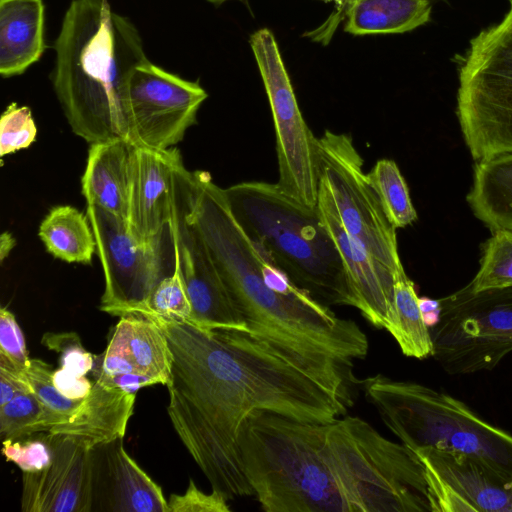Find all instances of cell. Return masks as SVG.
Wrapping results in <instances>:
<instances>
[{
	"instance_id": "cell-21",
	"label": "cell",
	"mask_w": 512,
	"mask_h": 512,
	"mask_svg": "<svg viewBox=\"0 0 512 512\" xmlns=\"http://www.w3.org/2000/svg\"><path fill=\"white\" fill-rule=\"evenodd\" d=\"M135 399L136 393L93 381L89 395L70 420L47 433L69 436L89 449L123 438Z\"/></svg>"
},
{
	"instance_id": "cell-27",
	"label": "cell",
	"mask_w": 512,
	"mask_h": 512,
	"mask_svg": "<svg viewBox=\"0 0 512 512\" xmlns=\"http://www.w3.org/2000/svg\"><path fill=\"white\" fill-rule=\"evenodd\" d=\"M127 316L128 350L142 376L154 384L167 385L170 380L172 356L167 338L149 317L139 313Z\"/></svg>"
},
{
	"instance_id": "cell-38",
	"label": "cell",
	"mask_w": 512,
	"mask_h": 512,
	"mask_svg": "<svg viewBox=\"0 0 512 512\" xmlns=\"http://www.w3.org/2000/svg\"><path fill=\"white\" fill-rule=\"evenodd\" d=\"M52 378L58 391L72 400L85 399L93 386V380H90L86 375H76L61 367L53 370Z\"/></svg>"
},
{
	"instance_id": "cell-3",
	"label": "cell",
	"mask_w": 512,
	"mask_h": 512,
	"mask_svg": "<svg viewBox=\"0 0 512 512\" xmlns=\"http://www.w3.org/2000/svg\"><path fill=\"white\" fill-rule=\"evenodd\" d=\"M54 49L52 84L72 132L90 145L130 140L128 83L147 60L134 24L108 0H72Z\"/></svg>"
},
{
	"instance_id": "cell-9",
	"label": "cell",
	"mask_w": 512,
	"mask_h": 512,
	"mask_svg": "<svg viewBox=\"0 0 512 512\" xmlns=\"http://www.w3.org/2000/svg\"><path fill=\"white\" fill-rule=\"evenodd\" d=\"M439 300L431 356L446 373L492 370L512 352V286L480 292L464 287Z\"/></svg>"
},
{
	"instance_id": "cell-36",
	"label": "cell",
	"mask_w": 512,
	"mask_h": 512,
	"mask_svg": "<svg viewBox=\"0 0 512 512\" xmlns=\"http://www.w3.org/2000/svg\"><path fill=\"white\" fill-rule=\"evenodd\" d=\"M0 359L26 374L30 363L22 330L14 314L6 307L0 310Z\"/></svg>"
},
{
	"instance_id": "cell-20",
	"label": "cell",
	"mask_w": 512,
	"mask_h": 512,
	"mask_svg": "<svg viewBox=\"0 0 512 512\" xmlns=\"http://www.w3.org/2000/svg\"><path fill=\"white\" fill-rule=\"evenodd\" d=\"M134 146L124 138L90 145L81 181L87 205L128 219Z\"/></svg>"
},
{
	"instance_id": "cell-1",
	"label": "cell",
	"mask_w": 512,
	"mask_h": 512,
	"mask_svg": "<svg viewBox=\"0 0 512 512\" xmlns=\"http://www.w3.org/2000/svg\"><path fill=\"white\" fill-rule=\"evenodd\" d=\"M133 313L164 332L172 356L170 421L212 490L227 499L254 495L238 448L253 412L330 424L353 404V365L318 363L251 332L204 329L147 310Z\"/></svg>"
},
{
	"instance_id": "cell-42",
	"label": "cell",
	"mask_w": 512,
	"mask_h": 512,
	"mask_svg": "<svg viewBox=\"0 0 512 512\" xmlns=\"http://www.w3.org/2000/svg\"><path fill=\"white\" fill-rule=\"evenodd\" d=\"M325 2H334L337 6V11H340L346 4L347 0H322Z\"/></svg>"
},
{
	"instance_id": "cell-16",
	"label": "cell",
	"mask_w": 512,
	"mask_h": 512,
	"mask_svg": "<svg viewBox=\"0 0 512 512\" xmlns=\"http://www.w3.org/2000/svg\"><path fill=\"white\" fill-rule=\"evenodd\" d=\"M51 462L23 472V512H91V449L69 436L46 434Z\"/></svg>"
},
{
	"instance_id": "cell-15",
	"label": "cell",
	"mask_w": 512,
	"mask_h": 512,
	"mask_svg": "<svg viewBox=\"0 0 512 512\" xmlns=\"http://www.w3.org/2000/svg\"><path fill=\"white\" fill-rule=\"evenodd\" d=\"M414 452L432 512H512V484L481 459L434 448Z\"/></svg>"
},
{
	"instance_id": "cell-44",
	"label": "cell",
	"mask_w": 512,
	"mask_h": 512,
	"mask_svg": "<svg viewBox=\"0 0 512 512\" xmlns=\"http://www.w3.org/2000/svg\"><path fill=\"white\" fill-rule=\"evenodd\" d=\"M348 1H350V0H347L346 4L348 3ZM346 4H345V5H346ZM344 7H345V6H344ZM344 7H343V8H344ZM343 8H342V9H343ZM342 9H341V10H342ZM341 10H340V11H341ZM337 12H339V11H337Z\"/></svg>"
},
{
	"instance_id": "cell-34",
	"label": "cell",
	"mask_w": 512,
	"mask_h": 512,
	"mask_svg": "<svg viewBox=\"0 0 512 512\" xmlns=\"http://www.w3.org/2000/svg\"><path fill=\"white\" fill-rule=\"evenodd\" d=\"M42 345L60 355V367L80 376L91 372L94 355L82 345L79 335L75 332L45 333Z\"/></svg>"
},
{
	"instance_id": "cell-6",
	"label": "cell",
	"mask_w": 512,
	"mask_h": 512,
	"mask_svg": "<svg viewBox=\"0 0 512 512\" xmlns=\"http://www.w3.org/2000/svg\"><path fill=\"white\" fill-rule=\"evenodd\" d=\"M367 400L411 450L434 448L475 456L512 484V435L453 396L378 374L361 381Z\"/></svg>"
},
{
	"instance_id": "cell-24",
	"label": "cell",
	"mask_w": 512,
	"mask_h": 512,
	"mask_svg": "<svg viewBox=\"0 0 512 512\" xmlns=\"http://www.w3.org/2000/svg\"><path fill=\"white\" fill-rule=\"evenodd\" d=\"M467 202L492 232L512 231V154L477 161Z\"/></svg>"
},
{
	"instance_id": "cell-35",
	"label": "cell",
	"mask_w": 512,
	"mask_h": 512,
	"mask_svg": "<svg viewBox=\"0 0 512 512\" xmlns=\"http://www.w3.org/2000/svg\"><path fill=\"white\" fill-rule=\"evenodd\" d=\"M31 436L2 441L3 456L22 472L40 471L51 462L52 451L46 435L37 438Z\"/></svg>"
},
{
	"instance_id": "cell-29",
	"label": "cell",
	"mask_w": 512,
	"mask_h": 512,
	"mask_svg": "<svg viewBox=\"0 0 512 512\" xmlns=\"http://www.w3.org/2000/svg\"><path fill=\"white\" fill-rule=\"evenodd\" d=\"M512 286V231L496 230L484 245L480 268L465 286L471 292Z\"/></svg>"
},
{
	"instance_id": "cell-39",
	"label": "cell",
	"mask_w": 512,
	"mask_h": 512,
	"mask_svg": "<svg viewBox=\"0 0 512 512\" xmlns=\"http://www.w3.org/2000/svg\"><path fill=\"white\" fill-rule=\"evenodd\" d=\"M32 391L27 376L0 366V406L10 402L17 395Z\"/></svg>"
},
{
	"instance_id": "cell-28",
	"label": "cell",
	"mask_w": 512,
	"mask_h": 512,
	"mask_svg": "<svg viewBox=\"0 0 512 512\" xmlns=\"http://www.w3.org/2000/svg\"><path fill=\"white\" fill-rule=\"evenodd\" d=\"M367 176L387 219L396 229L405 228L417 220L407 183L393 160H378Z\"/></svg>"
},
{
	"instance_id": "cell-31",
	"label": "cell",
	"mask_w": 512,
	"mask_h": 512,
	"mask_svg": "<svg viewBox=\"0 0 512 512\" xmlns=\"http://www.w3.org/2000/svg\"><path fill=\"white\" fill-rule=\"evenodd\" d=\"M51 366L41 359H31L26 371L32 392L43 405L51 429L66 423L77 412L82 400H72L61 394L54 385ZM50 429V430H51Z\"/></svg>"
},
{
	"instance_id": "cell-5",
	"label": "cell",
	"mask_w": 512,
	"mask_h": 512,
	"mask_svg": "<svg viewBox=\"0 0 512 512\" xmlns=\"http://www.w3.org/2000/svg\"><path fill=\"white\" fill-rule=\"evenodd\" d=\"M328 424L255 411L238 440L242 470L266 512H349L325 456Z\"/></svg>"
},
{
	"instance_id": "cell-7",
	"label": "cell",
	"mask_w": 512,
	"mask_h": 512,
	"mask_svg": "<svg viewBox=\"0 0 512 512\" xmlns=\"http://www.w3.org/2000/svg\"><path fill=\"white\" fill-rule=\"evenodd\" d=\"M325 456L349 512L431 511L416 453L361 418L345 416L327 425Z\"/></svg>"
},
{
	"instance_id": "cell-41",
	"label": "cell",
	"mask_w": 512,
	"mask_h": 512,
	"mask_svg": "<svg viewBox=\"0 0 512 512\" xmlns=\"http://www.w3.org/2000/svg\"><path fill=\"white\" fill-rule=\"evenodd\" d=\"M15 245H16V240L10 232L5 231L1 234V236H0V259H1V262H3L5 260V258L9 255V253L11 252V250L14 248Z\"/></svg>"
},
{
	"instance_id": "cell-43",
	"label": "cell",
	"mask_w": 512,
	"mask_h": 512,
	"mask_svg": "<svg viewBox=\"0 0 512 512\" xmlns=\"http://www.w3.org/2000/svg\"><path fill=\"white\" fill-rule=\"evenodd\" d=\"M213 4H216V5H219V4H222L224 3L225 1H228V0H207Z\"/></svg>"
},
{
	"instance_id": "cell-10",
	"label": "cell",
	"mask_w": 512,
	"mask_h": 512,
	"mask_svg": "<svg viewBox=\"0 0 512 512\" xmlns=\"http://www.w3.org/2000/svg\"><path fill=\"white\" fill-rule=\"evenodd\" d=\"M86 214L104 272L100 310L120 317L143 306L158 281L176 271L172 223L142 242L126 219L97 205H87Z\"/></svg>"
},
{
	"instance_id": "cell-30",
	"label": "cell",
	"mask_w": 512,
	"mask_h": 512,
	"mask_svg": "<svg viewBox=\"0 0 512 512\" xmlns=\"http://www.w3.org/2000/svg\"><path fill=\"white\" fill-rule=\"evenodd\" d=\"M51 427L43 405L32 391L21 393L0 406L2 441L20 439L39 432L47 433Z\"/></svg>"
},
{
	"instance_id": "cell-11",
	"label": "cell",
	"mask_w": 512,
	"mask_h": 512,
	"mask_svg": "<svg viewBox=\"0 0 512 512\" xmlns=\"http://www.w3.org/2000/svg\"><path fill=\"white\" fill-rule=\"evenodd\" d=\"M319 180L328 189L348 234L393 274L403 268L396 228L363 171V158L352 138L326 130L316 138Z\"/></svg>"
},
{
	"instance_id": "cell-2",
	"label": "cell",
	"mask_w": 512,
	"mask_h": 512,
	"mask_svg": "<svg viewBox=\"0 0 512 512\" xmlns=\"http://www.w3.org/2000/svg\"><path fill=\"white\" fill-rule=\"evenodd\" d=\"M190 216L251 333L323 364L363 359L368 339L359 325L298 288L269 287L264 256L229 206L224 188L204 171H191Z\"/></svg>"
},
{
	"instance_id": "cell-37",
	"label": "cell",
	"mask_w": 512,
	"mask_h": 512,
	"mask_svg": "<svg viewBox=\"0 0 512 512\" xmlns=\"http://www.w3.org/2000/svg\"><path fill=\"white\" fill-rule=\"evenodd\" d=\"M228 499L219 491L204 493L190 479L184 494H172L168 500V512H229Z\"/></svg>"
},
{
	"instance_id": "cell-19",
	"label": "cell",
	"mask_w": 512,
	"mask_h": 512,
	"mask_svg": "<svg viewBox=\"0 0 512 512\" xmlns=\"http://www.w3.org/2000/svg\"><path fill=\"white\" fill-rule=\"evenodd\" d=\"M181 162L176 148L155 150L135 144L127 221L140 241H152L170 223L173 175Z\"/></svg>"
},
{
	"instance_id": "cell-22",
	"label": "cell",
	"mask_w": 512,
	"mask_h": 512,
	"mask_svg": "<svg viewBox=\"0 0 512 512\" xmlns=\"http://www.w3.org/2000/svg\"><path fill=\"white\" fill-rule=\"evenodd\" d=\"M44 43L42 0H0V74L20 75L37 62Z\"/></svg>"
},
{
	"instance_id": "cell-17",
	"label": "cell",
	"mask_w": 512,
	"mask_h": 512,
	"mask_svg": "<svg viewBox=\"0 0 512 512\" xmlns=\"http://www.w3.org/2000/svg\"><path fill=\"white\" fill-rule=\"evenodd\" d=\"M316 208L340 254L356 308L373 326L387 330L394 318V274L344 229L332 197L320 180Z\"/></svg>"
},
{
	"instance_id": "cell-12",
	"label": "cell",
	"mask_w": 512,
	"mask_h": 512,
	"mask_svg": "<svg viewBox=\"0 0 512 512\" xmlns=\"http://www.w3.org/2000/svg\"><path fill=\"white\" fill-rule=\"evenodd\" d=\"M250 45L271 108L278 161V187L297 202L314 208L319 175L316 138L305 122L273 33L262 28Z\"/></svg>"
},
{
	"instance_id": "cell-40",
	"label": "cell",
	"mask_w": 512,
	"mask_h": 512,
	"mask_svg": "<svg viewBox=\"0 0 512 512\" xmlns=\"http://www.w3.org/2000/svg\"><path fill=\"white\" fill-rule=\"evenodd\" d=\"M419 307L422 313L423 320L430 329L438 322L441 312L440 300L422 297L419 298Z\"/></svg>"
},
{
	"instance_id": "cell-25",
	"label": "cell",
	"mask_w": 512,
	"mask_h": 512,
	"mask_svg": "<svg viewBox=\"0 0 512 512\" xmlns=\"http://www.w3.org/2000/svg\"><path fill=\"white\" fill-rule=\"evenodd\" d=\"M38 235L51 255L68 263L89 264L96 251L87 214L70 205L51 208L39 226Z\"/></svg>"
},
{
	"instance_id": "cell-26",
	"label": "cell",
	"mask_w": 512,
	"mask_h": 512,
	"mask_svg": "<svg viewBox=\"0 0 512 512\" xmlns=\"http://www.w3.org/2000/svg\"><path fill=\"white\" fill-rule=\"evenodd\" d=\"M387 331L405 356L425 359L432 355V338L419 307L414 283L404 267L394 274V318Z\"/></svg>"
},
{
	"instance_id": "cell-13",
	"label": "cell",
	"mask_w": 512,
	"mask_h": 512,
	"mask_svg": "<svg viewBox=\"0 0 512 512\" xmlns=\"http://www.w3.org/2000/svg\"><path fill=\"white\" fill-rule=\"evenodd\" d=\"M191 171L180 163L173 175L171 223L176 269L191 306L190 323L204 329L249 331L190 216Z\"/></svg>"
},
{
	"instance_id": "cell-33",
	"label": "cell",
	"mask_w": 512,
	"mask_h": 512,
	"mask_svg": "<svg viewBox=\"0 0 512 512\" xmlns=\"http://www.w3.org/2000/svg\"><path fill=\"white\" fill-rule=\"evenodd\" d=\"M36 135L37 128L30 108L11 103L0 119V156L28 148Z\"/></svg>"
},
{
	"instance_id": "cell-4",
	"label": "cell",
	"mask_w": 512,
	"mask_h": 512,
	"mask_svg": "<svg viewBox=\"0 0 512 512\" xmlns=\"http://www.w3.org/2000/svg\"><path fill=\"white\" fill-rule=\"evenodd\" d=\"M224 191L233 215L270 263L323 304L356 308L340 254L316 207L297 202L276 183L245 181Z\"/></svg>"
},
{
	"instance_id": "cell-14",
	"label": "cell",
	"mask_w": 512,
	"mask_h": 512,
	"mask_svg": "<svg viewBox=\"0 0 512 512\" xmlns=\"http://www.w3.org/2000/svg\"><path fill=\"white\" fill-rule=\"evenodd\" d=\"M207 97L198 82L181 78L147 59L133 70L128 83L130 141L155 150L172 148L196 123Z\"/></svg>"
},
{
	"instance_id": "cell-18",
	"label": "cell",
	"mask_w": 512,
	"mask_h": 512,
	"mask_svg": "<svg viewBox=\"0 0 512 512\" xmlns=\"http://www.w3.org/2000/svg\"><path fill=\"white\" fill-rule=\"evenodd\" d=\"M91 512H168L161 487L126 452L123 438L91 449Z\"/></svg>"
},
{
	"instance_id": "cell-8",
	"label": "cell",
	"mask_w": 512,
	"mask_h": 512,
	"mask_svg": "<svg viewBox=\"0 0 512 512\" xmlns=\"http://www.w3.org/2000/svg\"><path fill=\"white\" fill-rule=\"evenodd\" d=\"M457 116L474 160L512 154V0L460 62Z\"/></svg>"
},
{
	"instance_id": "cell-32",
	"label": "cell",
	"mask_w": 512,
	"mask_h": 512,
	"mask_svg": "<svg viewBox=\"0 0 512 512\" xmlns=\"http://www.w3.org/2000/svg\"><path fill=\"white\" fill-rule=\"evenodd\" d=\"M137 310H147L165 318L191 322L192 306L177 269L172 275L160 279L147 302L131 312Z\"/></svg>"
},
{
	"instance_id": "cell-23",
	"label": "cell",
	"mask_w": 512,
	"mask_h": 512,
	"mask_svg": "<svg viewBox=\"0 0 512 512\" xmlns=\"http://www.w3.org/2000/svg\"><path fill=\"white\" fill-rule=\"evenodd\" d=\"M430 14L429 0H350L326 27L333 31L346 17L344 30L350 34H397L425 24Z\"/></svg>"
}]
</instances>
